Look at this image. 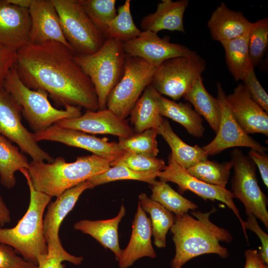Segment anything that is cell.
Returning <instances> with one entry per match:
<instances>
[{
    "label": "cell",
    "mask_w": 268,
    "mask_h": 268,
    "mask_svg": "<svg viewBox=\"0 0 268 268\" xmlns=\"http://www.w3.org/2000/svg\"><path fill=\"white\" fill-rule=\"evenodd\" d=\"M110 161L92 154L67 163L62 156L52 163L32 160L27 169L34 189L51 198L107 171Z\"/></svg>",
    "instance_id": "cell-3"
},
{
    "label": "cell",
    "mask_w": 268,
    "mask_h": 268,
    "mask_svg": "<svg viewBox=\"0 0 268 268\" xmlns=\"http://www.w3.org/2000/svg\"><path fill=\"white\" fill-rule=\"evenodd\" d=\"M171 149L170 154L174 160L181 167L187 169L199 162L207 159L201 147L192 146L183 141L173 131L168 121L164 119L156 129Z\"/></svg>",
    "instance_id": "cell-26"
},
{
    "label": "cell",
    "mask_w": 268,
    "mask_h": 268,
    "mask_svg": "<svg viewBox=\"0 0 268 268\" xmlns=\"http://www.w3.org/2000/svg\"><path fill=\"white\" fill-rule=\"evenodd\" d=\"M28 10L31 19L29 43L37 44L55 41L65 45L72 51L64 36L58 14L52 0H32Z\"/></svg>",
    "instance_id": "cell-19"
},
{
    "label": "cell",
    "mask_w": 268,
    "mask_h": 268,
    "mask_svg": "<svg viewBox=\"0 0 268 268\" xmlns=\"http://www.w3.org/2000/svg\"><path fill=\"white\" fill-rule=\"evenodd\" d=\"M126 58L123 43L112 38H106L93 54L74 55L75 61L94 86L99 110L107 109L108 96L123 74Z\"/></svg>",
    "instance_id": "cell-6"
},
{
    "label": "cell",
    "mask_w": 268,
    "mask_h": 268,
    "mask_svg": "<svg viewBox=\"0 0 268 268\" xmlns=\"http://www.w3.org/2000/svg\"><path fill=\"white\" fill-rule=\"evenodd\" d=\"M124 166L136 172L161 171L165 166L164 161L156 157H152L134 153L125 152L110 163V167Z\"/></svg>",
    "instance_id": "cell-39"
},
{
    "label": "cell",
    "mask_w": 268,
    "mask_h": 268,
    "mask_svg": "<svg viewBox=\"0 0 268 268\" xmlns=\"http://www.w3.org/2000/svg\"><path fill=\"white\" fill-rule=\"evenodd\" d=\"M29 162L26 156L11 142L0 134V181L7 189L16 184L15 173L28 169Z\"/></svg>",
    "instance_id": "cell-30"
},
{
    "label": "cell",
    "mask_w": 268,
    "mask_h": 268,
    "mask_svg": "<svg viewBox=\"0 0 268 268\" xmlns=\"http://www.w3.org/2000/svg\"><path fill=\"white\" fill-rule=\"evenodd\" d=\"M254 25L242 12L229 9L224 2L213 11L207 22L212 39L219 42L239 37Z\"/></svg>",
    "instance_id": "cell-22"
},
{
    "label": "cell",
    "mask_w": 268,
    "mask_h": 268,
    "mask_svg": "<svg viewBox=\"0 0 268 268\" xmlns=\"http://www.w3.org/2000/svg\"><path fill=\"white\" fill-rule=\"evenodd\" d=\"M157 178L161 181L171 182L177 184L181 194L190 191L205 201H218L225 203L238 218L248 241L244 221L241 217L239 210L234 202L233 199L235 197L231 191L226 188L206 183L193 176L186 169L179 165L171 154L168 157V165L159 172Z\"/></svg>",
    "instance_id": "cell-13"
},
{
    "label": "cell",
    "mask_w": 268,
    "mask_h": 268,
    "mask_svg": "<svg viewBox=\"0 0 268 268\" xmlns=\"http://www.w3.org/2000/svg\"><path fill=\"white\" fill-rule=\"evenodd\" d=\"M74 57L70 49L58 42L28 43L17 50L14 66L26 86L45 91L58 105L97 111L94 86Z\"/></svg>",
    "instance_id": "cell-1"
},
{
    "label": "cell",
    "mask_w": 268,
    "mask_h": 268,
    "mask_svg": "<svg viewBox=\"0 0 268 268\" xmlns=\"http://www.w3.org/2000/svg\"><path fill=\"white\" fill-rule=\"evenodd\" d=\"M155 129L145 130L140 133H134L125 138H119L118 142L124 152L155 157L159 153Z\"/></svg>",
    "instance_id": "cell-35"
},
{
    "label": "cell",
    "mask_w": 268,
    "mask_h": 268,
    "mask_svg": "<svg viewBox=\"0 0 268 268\" xmlns=\"http://www.w3.org/2000/svg\"><path fill=\"white\" fill-rule=\"evenodd\" d=\"M245 256L246 261L244 268H262L263 260L257 250H247L245 252Z\"/></svg>",
    "instance_id": "cell-46"
},
{
    "label": "cell",
    "mask_w": 268,
    "mask_h": 268,
    "mask_svg": "<svg viewBox=\"0 0 268 268\" xmlns=\"http://www.w3.org/2000/svg\"><path fill=\"white\" fill-rule=\"evenodd\" d=\"M232 167L231 160L218 163L206 159L186 170L190 174L204 182L226 188Z\"/></svg>",
    "instance_id": "cell-34"
},
{
    "label": "cell",
    "mask_w": 268,
    "mask_h": 268,
    "mask_svg": "<svg viewBox=\"0 0 268 268\" xmlns=\"http://www.w3.org/2000/svg\"><path fill=\"white\" fill-rule=\"evenodd\" d=\"M22 108L4 88L0 89V134L11 142L15 143L22 153L29 155L35 161L55 160L43 150L21 122Z\"/></svg>",
    "instance_id": "cell-11"
},
{
    "label": "cell",
    "mask_w": 268,
    "mask_h": 268,
    "mask_svg": "<svg viewBox=\"0 0 268 268\" xmlns=\"http://www.w3.org/2000/svg\"><path fill=\"white\" fill-rule=\"evenodd\" d=\"M268 47V18L255 22L249 37L248 47L250 59L253 67L261 62Z\"/></svg>",
    "instance_id": "cell-38"
},
{
    "label": "cell",
    "mask_w": 268,
    "mask_h": 268,
    "mask_svg": "<svg viewBox=\"0 0 268 268\" xmlns=\"http://www.w3.org/2000/svg\"><path fill=\"white\" fill-rule=\"evenodd\" d=\"M242 81L252 99L268 113V95L258 80L254 68H252Z\"/></svg>",
    "instance_id": "cell-40"
},
{
    "label": "cell",
    "mask_w": 268,
    "mask_h": 268,
    "mask_svg": "<svg viewBox=\"0 0 268 268\" xmlns=\"http://www.w3.org/2000/svg\"><path fill=\"white\" fill-rule=\"evenodd\" d=\"M3 88L21 106L22 115L34 133L45 130L60 120L82 115L78 107L68 106L65 110L55 108L45 91L31 89L22 82L14 66L5 78Z\"/></svg>",
    "instance_id": "cell-5"
},
{
    "label": "cell",
    "mask_w": 268,
    "mask_h": 268,
    "mask_svg": "<svg viewBox=\"0 0 268 268\" xmlns=\"http://www.w3.org/2000/svg\"><path fill=\"white\" fill-rule=\"evenodd\" d=\"M17 50L0 43V89L16 61Z\"/></svg>",
    "instance_id": "cell-42"
},
{
    "label": "cell",
    "mask_w": 268,
    "mask_h": 268,
    "mask_svg": "<svg viewBox=\"0 0 268 268\" xmlns=\"http://www.w3.org/2000/svg\"><path fill=\"white\" fill-rule=\"evenodd\" d=\"M234 119L248 134H261L268 136V114L251 97L242 83L226 95Z\"/></svg>",
    "instance_id": "cell-18"
},
{
    "label": "cell",
    "mask_w": 268,
    "mask_h": 268,
    "mask_svg": "<svg viewBox=\"0 0 268 268\" xmlns=\"http://www.w3.org/2000/svg\"><path fill=\"white\" fill-rule=\"evenodd\" d=\"M216 210L214 207L207 212L194 210L191 213L196 218L188 213L175 216L174 223L170 229L175 246L171 268H182L189 260L204 254H215L222 258L228 257L227 249L219 242L231 243L233 237L229 231L209 219Z\"/></svg>",
    "instance_id": "cell-2"
},
{
    "label": "cell",
    "mask_w": 268,
    "mask_h": 268,
    "mask_svg": "<svg viewBox=\"0 0 268 268\" xmlns=\"http://www.w3.org/2000/svg\"><path fill=\"white\" fill-rule=\"evenodd\" d=\"M231 156L234 170L231 192L243 203L247 215H253L268 229V198L258 184L255 164L237 148Z\"/></svg>",
    "instance_id": "cell-10"
},
{
    "label": "cell",
    "mask_w": 268,
    "mask_h": 268,
    "mask_svg": "<svg viewBox=\"0 0 268 268\" xmlns=\"http://www.w3.org/2000/svg\"><path fill=\"white\" fill-rule=\"evenodd\" d=\"M7 1L16 6L27 8L30 6L32 0H7Z\"/></svg>",
    "instance_id": "cell-48"
},
{
    "label": "cell",
    "mask_w": 268,
    "mask_h": 268,
    "mask_svg": "<svg viewBox=\"0 0 268 268\" xmlns=\"http://www.w3.org/2000/svg\"><path fill=\"white\" fill-rule=\"evenodd\" d=\"M138 200L143 210L150 214L155 245L159 248L165 247L166 235L174 223V215L160 203L149 198L145 193H141Z\"/></svg>",
    "instance_id": "cell-31"
},
{
    "label": "cell",
    "mask_w": 268,
    "mask_h": 268,
    "mask_svg": "<svg viewBox=\"0 0 268 268\" xmlns=\"http://www.w3.org/2000/svg\"><path fill=\"white\" fill-rule=\"evenodd\" d=\"M33 135L37 142L42 140L56 141L81 148L109 160L110 163L125 152L118 142H109L107 138H99L80 131L63 128L56 125L42 131L34 133Z\"/></svg>",
    "instance_id": "cell-16"
},
{
    "label": "cell",
    "mask_w": 268,
    "mask_h": 268,
    "mask_svg": "<svg viewBox=\"0 0 268 268\" xmlns=\"http://www.w3.org/2000/svg\"><path fill=\"white\" fill-rule=\"evenodd\" d=\"M86 13L95 26L103 34L107 23L116 16V0H80Z\"/></svg>",
    "instance_id": "cell-37"
},
{
    "label": "cell",
    "mask_w": 268,
    "mask_h": 268,
    "mask_svg": "<svg viewBox=\"0 0 268 268\" xmlns=\"http://www.w3.org/2000/svg\"><path fill=\"white\" fill-rule=\"evenodd\" d=\"M245 229H249L256 234L259 238L261 246L259 247V254L264 262L268 264V235L259 226L257 219L252 214L247 215V219L244 221Z\"/></svg>",
    "instance_id": "cell-43"
},
{
    "label": "cell",
    "mask_w": 268,
    "mask_h": 268,
    "mask_svg": "<svg viewBox=\"0 0 268 268\" xmlns=\"http://www.w3.org/2000/svg\"><path fill=\"white\" fill-rule=\"evenodd\" d=\"M205 68V61L198 54L169 59L157 67L150 84L161 95L177 100L192 88Z\"/></svg>",
    "instance_id": "cell-9"
},
{
    "label": "cell",
    "mask_w": 268,
    "mask_h": 268,
    "mask_svg": "<svg viewBox=\"0 0 268 268\" xmlns=\"http://www.w3.org/2000/svg\"><path fill=\"white\" fill-rule=\"evenodd\" d=\"M249 157L259 168L262 179L265 186L268 187V156L251 149Z\"/></svg>",
    "instance_id": "cell-44"
},
{
    "label": "cell",
    "mask_w": 268,
    "mask_h": 268,
    "mask_svg": "<svg viewBox=\"0 0 268 268\" xmlns=\"http://www.w3.org/2000/svg\"><path fill=\"white\" fill-rule=\"evenodd\" d=\"M141 32L133 20L131 0H126L119 7L115 18L107 23L105 37L123 43L137 37Z\"/></svg>",
    "instance_id": "cell-33"
},
{
    "label": "cell",
    "mask_w": 268,
    "mask_h": 268,
    "mask_svg": "<svg viewBox=\"0 0 268 268\" xmlns=\"http://www.w3.org/2000/svg\"><path fill=\"white\" fill-rule=\"evenodd\" d=\"M19 171L25 178L29 189V204L15 226L0 227V243L12 247L25 260L38 265L39 258L48 254L43 221L45 208L52 198L34 189L27 169Z\"/></svg>",
    "instance_id": "cell-4"
},
{
    "label": "cell",
    "mask_w": 268,
    "mask_h": 268,
    "mask_svg": "<svg viewBox=\"0 0 268 268\" xmlns=\"http://www.w3.org/2000/svg\"><path fill=\"white\" fill-rule=\"evenodd\" d=\"M161 172V171H160ZM160 171L136 172L124 166L110 167L104 172L95 176L87 181L90 189L105 183L123 180L143 181L152 185L158 177Z\"/></svg>",
    "instance_id": "cell-36"
},
{
    "label": "cell",
    "mask_w": 268,
    "mask_h": 268,
    "mask_svg": "<svg viewBox=\"0 0 268 268\" xmlns=\"http://www.w3.org/2000/svg\"><path fill=\"white\" fill-rule=\"evenodd\" d=\"M11 221L10 211L0 196V225L3 226Z\"/></svg>",
    "instance_id": "cell-47"
},
{
    "label": "cell",
    "mask_w": 268,
    "mask_h": 268,
    "mask_svg": "<svg viewBox=\"0 0 268 268\" xmlns=\"http://www.w3.org/2000/svg\"><path fill=\"white\" fill-rule=\"evenodd\" d=\"M64 36L73 53L78 55L96 52L106 39L95 26L80 0H52Z\"/></svg>",
    "instance_id": "cell-7"
},
{
    "label": "cell",
    "mask_w": 268,
    "mask_h": 268,
    "mask_svg": "<svg viewBox=\"0 0 268 268\" xmlns=\"http://www.w3.org/2000/svg\"><path fill=\"white\" fill-rule=\"evenodd\" d=\"M31 19L28 9L0 0V43L18 50L29 43Z\"/></svg>",
    "instance_id": "cell-20"
},
{
    "label": "cell",
    "mask_w": 268,
    "mask_h": 268,
    "mask_svg": "<svg viewBox=\"0 0 268 268\" xmlns=\"http://www.w3.org/2000/svg\"><path fill=\"white\" fill-rule=\"evenodd\" d=\"M160 113L162 117L169 118L179 123L193 136H203L205 128L203 119L188 103L176 102L161 96Z\"/></svg>",
    "instance_id": "cell-27"
},
{
    "label": "cell",
    "mask_w": 268,
    "mask_h": 268,
    "mask_svg": "<svg viewBox=\"0 0 268 268\" xmlns=\"http://www.w3.org/2000/svg\"><path fill=\"white\" fill-rule=\"evenodd\" d=\"M89 189L90 184L86 181L65 191L56 197L54 201L49 203L43 221L48 254L61 257L66 261L76 266L82 263L83 257L72 255L65 250L60 239L59 231L63 221L72 209L80 196L85 190Z\"/></svg>",
    "instance_id": "cell-12"
},
{
    "label": "cell",
    "mask_w": 268,
    "mask_h": 268,
    "mask_svg": "<svg viewBox=\"0 0 268 268\" xmlns=\"http://www.w3.org/2000/svg\"><path fill=\"white\" fill-rule=\"evenodd\" d=\"M0 268H38L17 255L11 247L0 243Z\"/></svg>",
    "instance_id": "cell-41"
},
{
    "label": "cell",
    "mask_w": 268,
    "mask_h": 268,
    "mask_svg": "<svg viewBox=\"0 0 268 268\" xmlns=\"http://www.w3.org/2000/svg\"><path fill=\"white\" fill-rule=\"evenodd\" d=\"M189 3L188 0H161L158 3L154 12L142 18L141 30L156 33L164 30L185 33L183 18Z\"/></svg>",
    "instance_id": "cell-23"
},
{
    "label": "cell",
    "mask_w": 268,
    "mask_h": 268,
    "mask_svg": "<svg viewBox=\"0 0 268 268\" xmlns=\"http://www.w3.org/2000/svg\"><path fill=\"white\" fill-rule=\"evenodd\" d=\"M65 260L59 256L48 254L41 256L38 262V268H64L62 263Z\"/></svg>",
    "instance_id": "cell-45"
},
{
    "label": "cell",
    "mask_w": 268,
    "mask_h": 268,
    "mask_svg": "<svg viewBox=\"0 0 268 268\" xmlns=\"http://www.w3.org/2000/svg\"><path fill=\"white\" fill-rule=\"evenodd\" d=\"M262 268H268V265H267L263 261L262 262Z\"/></svg>",
    "instance_id": "cell-49"
},
{
    "label": "cell",
    "mask_w": 268,
    "mask_h": 268,
    "mask_svg": "<svg viewBox=\"0 0 268 268\" xmlns=\"http://www.w3.org/2000/svg\"><path fill=\"white\" fill-rule=\"evenodd\" d=\"M54 125L87 134H112L119 138L135 133L126 119L120 118L107 108L96 111H86L78 117L62 120Z\"/></svg>",
    "instance_id": "cell-17"
},
{
    "label": "cell",
    "mask_w": 268,
    "mask_h": 268,
    "mask_svg": "<svg viewBox=\"0 0 268 268\" xmlns=\"http://www.w3.org/2000/svg\"><path fill=\"white\" fill-rule=\"evenodd\" d=\"M252 28L239 37L220 42L224 49L228 70L235 81L242 80L254 68L250 59L248 47L249 35Z\"/></svg>",
    "instance_id": "cell-28"
},
{
    "label": "cell",
    "mask_w": 268,
    "mask_h": 268,
    "mask_svg": "<svg viewBox=\"0 0 268 268\" xmlns=\"http://www.w3.org/2000/svg\"><path fill=\"white\" fill-rule=\"evenodd\" d=\"M157 67L140 58L126 55L123 74L108 96L107 108L126 119L151 84Z\"/></svg>",
    "instance_id": "cell-8"
},
{
    "label": "cell",
    "mask_w": 268,
    "mask_h": 268,
    "mask_svg": "<svg viewBox=\"0 0 268 268\" xmlns=\"http://www.w3.org/2000/svg\"><path fill=\"white\" fill-rule=\"evenodd\" d=\"M150 219L138 202L133 222L132 232L127 247L122 250L118 261L120 268H128L137 260L145 257L154 259L156 254L151 243Z\"/></svg>",
    "instance_id": "cell-21"
},
{
    "label": "cell",
    "mask_w": 268,
    "mask_h": 268,
    "mask_svg": "<svg viewBox=\"0 0 268 268\" xmlns=\"http://www.w3.org/2000/svg\"><path fill=\"white\" fill-rule=\"evenodd\" d=\"M123 48L127 55L140 58L156 67L169 59L197 54L184 45L171 43L149 31H141L137 37L123 43Z\"/></svg>",
    "instance_id": "cell-15"
},
{
    "label": "cell",
    "mask_w": 268,
    "mask_h": 268,
    "mask_svg": "<svg viewBox=\"0 0 268 268\" xmlns=\"http://www.w3.org/2000/svg\"><path fill=\"white\" fill-rule=\"evenodd\" d=\"M151 189L150 199L174 213L176 216L198 208L196 203L176 192L166 182L156 180L151 185Z\"/></svg>",
    "instance_id": "cell-32"
},
{
    "label": "cell",
    "mask_w": 268,
    "mask_h": 268,
    "mask_svg": "<svg viewBox=\"0 0 268 268\" xmlns=\"http://www.w3.org/2000/svg\"><path fill=\"white\" fill-rule=\"evenodd\" d=\"M217 99L221 110V119L216 135L209 143L201 148L208 156L220 153L234 147H247L260 153H265L268 148L247 134L233 116L226 100L221 84L218 82Z\"/></svg>",
    "instance_id": "cell-14"
},
{
    "label": "cell",
    "mask_w": 268,
    "mask_h": 268,
    "mask_svg": "<svg viewBox=\"0 0 268 268\" xmlns=\"http://www.w3.org/2000/svg\"><path fill=\"white\" fill-rule=\"evenodd\" d=\"M161 95L151 84L144 90L130 114L135 133L156 129L160 125L164 119L160 113Z\"/></svg>",
    "instance_id": "cell-25"
},
{
    "label": "cell",
    "mask_w": 268,
    "mask_h": 268,
    "mask_svg": "<svg viewBox=\"0 0 268 268\" xmlns=\"http://www.w3.org/2000/svg\"><path fill=\"white\" fill-rule=\"evenodd\" d=\"M183 97L191 103L197 113L206 120L216 134L221 119L219 103L217 98L212 96L205 89L202 76Z\"/></svg>",
    "instance_id": "cell-29"
},
{
    "label": "cell",
    "mask_w": 268,
    "mask_h": 268,
    "mask_svg": "<svg viewBox=\"0 0 268 268\" xmlns=\"http://www.w3.org/2000/svg\"><path fill=\"white\" fill-rule=\"evenodd\" d=\"M125 213V207L122 205L119 213L113 218L100 220L83 219L76 222L73 228L89 235L104 248L111 250L118 261L122 252L119 241L118 227Z\"/></svg>",
    "instance_id": "cell-24"
}]
</instances>
